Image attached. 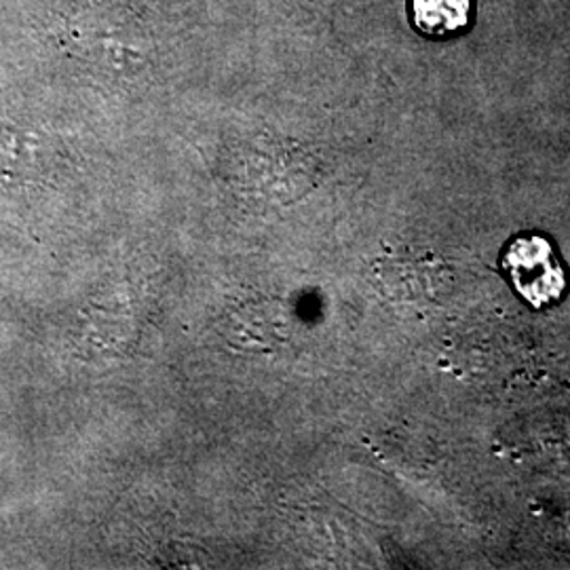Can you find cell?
<instances>
[{"label":"cell","mask_w":570,"mask_h":570,"mask_svg":"<svg viewBox=\"0 0 570 570\" xmlns=\"http://www.w3.org/2000/svg\"><path fill=\"white\" fill-rule=\"evenodd\" d=\"M414 26L429 37H450L469 26V0H410Z\"/></svg>","instance_id":"obj_2"},{"label":"cell","mask_w":570,"mask_h":570,"mask_svg":"<svg viewBox=\"0 0 570 570\" xmlns=\"http://www.w3.org/2000/svg\"><path fill=\"white\" fill-rule=\"evenodd\" d=\"M503 265L513 287L537 308L556 303L567 287L564 271L543 237L515 239L505 252Z\"/></svg>","instance_id":"obj_1"}]
</instances>
